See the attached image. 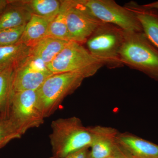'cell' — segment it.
Segmentation results:
<instances>
[{"instance_id": "17", "label": "cell", "mask_w": 158, "mask_h": 158, "mask_svg": "<svg viewBox=\"0 0 158 158\" xmlns=\"http://www.w3.org/2000/svg\"><path fill=\"white\" fill-rule=\"evenodd\" d=\"M32 15L44 18L51 22L60 10L61 1L57 0H23L15 1Z\"/></svg>"}, {"instance_id": "9", "label": "cell", "mask_w": 158, "mask_h": 158, "mask_svg": "<svg viewBox=\"0 0 158 158\" xmlns=\"http://www.w3.org/2000/svg\"><path fill=\"white\" fill-rule=\"evenodd\" d=\"M77 0H72L66 16L69 41L83 44L102 23Z\"/></svg>"}, {"instance_id": "29", "label": "cell", "mask_w": 158, "mask_h": 158, "mask_svg": "<svg viewBox=\"0 0 158 158\" xmlns=\"http://www.w3.org/2000/svg\"></svg>"}, {"instance_id": "10", "label": "cell", "mask_w": 158, "mask_h": 158, "mask_svg": "<svg viewBox=\"0 0 158 158\" xmlns=\"http://www.w3.org/2000/svg\"><path fill=\"white\" fill-rule=\"evenodd\" d=\"M94 138L88 158H110L113 155L118 133L113 128L97 126L91 127Z\"/></svg>"}, {"instance_id": "8", "label": "cell", "mask_w": 158, "mask_h": 158, "mask_svg": "<svg viewBox=\"0 0 158 158\" xmlns=\"http://www.w3.org/2000/svg\"><path fill=\"white\" fill-rule=\"evenodd\" d=\"M53 74L42 60L29 55L15 69L13 78L14 93L23 90H37L45 80Z\"/></svg>"}, {"instance_id": "15", "label": "cell", "mask_w": 158, "mask_h": 158, "mask_svg": "<svg viewBox=\"0 0 158 158\" xmlns=\"http://www.w3.org/2000/svg\"><path fill=\"white\" fill-rule=\"evenodd\" d=\"M50 22L44 18L32 15L25 27L19 42L29 47L46 37Z\"/></svg>"}, {"instance_id": "14", "label": "cell", "mask_w": 158, "mask_h": 158, "mask_svg": "<svg viewBox=\"0 0 158 158\" xmlns=\"http://www.w3.org/2000/svg\"><path fill=\"white\" fill-rule=\"evenodd\" d=\"M27 10L15 1H9L8 6L0 13V31L25 25L32 17Z\"/></svg>"}, {"instance_id": "18", "label": "cell", "mask_w": 158, "mask_h": 158, "mask_svg": "<svg viewBox=\"0 0 158 158\" xmlns=\"http://www.w3.org/2000/svg\"><path fill=\"white\" fill-rule=\"evenodd\" d=\"M15 69L0 70V116H9L11 99L14 94L13 78Z\"/></svg>"}, {"instance_id": "7", "label": "cell", "mask_w": 158, "mask_h": 158, "mask_svg": "<svg viewBox=\"0 0 158 158\" xmlns=\"http://www.w3.org/2000/svg\"><path fill=\"white\" fill-rule=\"evenodd\" d=\"M9 116L22 135L29 130L42 125L45 118L37 90L15 92L11 99Z\"/></svg>"}, {"instance_id": "27", "label": "cell", "mask_w": 158, "mask_h": 158, "mask_svg": "<svg viewBox=\"0 0 158 158\" xmlns=\"http://www.w3.org/2000/svg\"></svg>"}, {"instance_id": "13", "label": "cell", "mask_w": 158, "mask_h": 158, "mask_svg": "<svg viewBox=\"0 0 158 158\" xmlns=\"http://www.w3.org/2000/svg\"><path fill=\"white\" fill-rule=\"evenodd\" d=\"M69 41L46 37L30 47V55L40 59L48 65L53 61Z\"/></svg>"}, {"instance_id": "16", "label": "cell", "mask_w": 158, "mask_h": 158, "mask_svg": "<svg viewBox=\"0 0 158 158\" xmlns=\"http://www.w3.org/2000/svg\"><path fill=\"white\" fill-rule=\"evenodd\" d=\"M30 47L22 43L0 47V70L18 67L30 55Z\"/></svg>"}, {"instance_id": "26", "label": "cell", "mask_w": 158, "mask_h": 158, "mask_svg": "<svg viewBox=\"0 0 158 158\" xmlns=\"http://www.w3.org/2000/svg\"></svg>"}, {"instance_id": "20", "label": "cell", "mask_w": 158, "mask_h": 158, "mask_svg": "<svg viewBox=\"0 0 158 158\" xmlns=\"http://www.w3.org/2000/svg\"><path fill=\"white\" fill-rule=\"evenodd\" d=\"M22 135L10 116H0V148Z\"/></svg>"}, {"instance_id": "6", "label": "cell", "mask_w": 158, "mask_h": 158, "mask_svg": "<svg viewBox=\"0 0 158 158\" xmlns=\"http://www.w3.org/2000/svg\"><path fill=\"white\" fill-rule=\"evenodd\" d=\"M102 22L124 31L143 32L140 22L131 10L113 0H77Z\"/></svg>"}, {"instance_id": "2", "label": "cell", "mask_w": 158, "mask_h": 158, "mask_svg": "<svg viewBox=\"0 0 158 158\" xmlns=\"http://www.w3.org/2000/svg\"><path fill=\"white\" fill-rule=\"evenodd\" d=\"M120 57L123 65L158 81V48L144 32L124 31Z\"/></svg>"}, {"instance_id": "19", "label": "cell", "mask_w": 158, "mask_h": 158, "mask_svg": "<svg viewBox=\"0 0 158 158\" xmlns=\"http://www.w3.org/2000/svg\"><path fill=\"white\" fill-rule=\"evenodd\" d=\"M72 3V0L61 1L60 10L55 19L50 23L46 37L69 41L66 16Z\"/></svg>"}, {"instance_id": "25", "label": "cell", "mask_w": 158, "mask_h": 158, "mask_svg": "<svg viewBox=\"0 0 158 158\" xmlns=\"http://www.w3.org/2000/svg\"><path fill=\"white\" fill-rule=\"evenodd\" d=\"M9 3V1L8 0H0V13L6 9Z\"/></svg>"}, {"instance_id": "22", "label": "cell", "mask_w": 158, "mask_h": 158, "mask_svg": "<svg viewBox=\"0 0 158 158\" xmlns=\"http://www.w3.org/2000/svg\"><path fill=\"white\" fill-rule=\"evenodd\" d=\"M117 142V141H116ZM111 158H133L127 151L116 143Z\"/></svg>"}, {"instance_id": "24", "label": "cell", "mask_w": 158, "mask_h": 158, "mask_svg": "<svg viewBox=\"0 0 158 158\" xmlns=\"http://www.w3.org/2000/svg\"><path fill=\"white\" fill-rule=\"evenodd\" d=\"M142 6L144 8H147V9L158 10V1L148 3L145 5H142Z\"/></svg>"}, {"instance_id": "4", "label": "cell", "mask_w": 158, "mask_h": 158, "mask_svg": "<svg viewBox=\"0 0 158 158\" xmlns=\"http://www.w3.org/2000/svg\"><path fill=\"white\" fill-rule=\"evenodd\" d=\"M104 66L83 44L69 41L52 62L47 65L53 74L77 73L85 78L93 76Z\"/></svg>"}, {"instance_id": "12", "label": "cell", "mask_w": 158, "mask_h": 158, "mask_svg": "<svg viewBox=\"0 0 158 158\" xmlns=\"http://www.w3.org/2000/svg\"><path fill=\"white\" fill-rule=\"evenodd\" d=\"M135 13L140 22L143 32L158 48V11L144 8L135 2H130L126 6Z\"/></svg>"}, {"instance_id": "11", "label": "cell", "mask_w": 158, "mask_h": 158, "mask_svg": "<svg viewBox=\"0 0 158 158\" xmlns=\"http://www.w3.org/2000/svg\"><path fill=\"white\" fill-rule=\"evenodd\" d=\"M116 141L133 158H158V145L143 138L118 133Z\"/></svg>"}, {"instance_id": "5", "label": "cell", "mask_w": 158, "mask_h": 158, "mask_svg": "<svg viewBox=\"0 0 158 158\" xmlns=\"http://www.w3.org/2000/svg\"><path fill=\"white\" fill-rule=\"evenodd\" d=\"M85 79L77 73L53 74L37 90L44 118L58 109L64 98L73 93Z\"/></svg>"}, {"instance_id": "28", "label": "cell", "mask_w": 158, "mask_h": 158, "mask_svg": "<svg viewBox=\"0 0 158 158\" xmlns=\"http://www.w3.org/2000/svg\"></svg>"}, {"instance_id": "3", "label": "cell", "mask_w": 158, "mask_h": 158, "mask_svg": "<svg viewBox=\"0 0 158 158\" xmlns=\"http://www.w3.org/2000/svg\"><path fill=\"white\" fill-rule=\"evenodd\" d=\"M124 39V31L103 23L87 40V48L92 56L108 68L123 66L120 51Z\"/></svg>"}, {"instance_id": "1", "label": "cell", "mask_w": 158, "mask_h": 158, "mask_svg": "<svg viewBox=\"0 0 158 158\" xmlns=\"http://www.w3.org/2000/svg\"><path fill=\"white\" fill-rule=\"evenodd\" d=\"M50 139L55 158H64L86 147L94 138L91 127L83 125L77 117L59 118L52 122Z\"/></svg>"}, {"instance_id": "23", "label": "cell", "mask_w": 158, "mask_h": 158, "mask_svg": "<svg viewBox=\"0 0 158 158\" xmlns=\"http://www.w3.org/2000/svg\"><path fill=\"white\" fill-rule=\"evenodd\" d=\"M89 147H86L73 153L64 158H88L89 153Z\"/></svg>"}, {"instance_id": "21", "label": "cell", "mask_w": 158, "mask_h": 158, "mask_svg": "<svg viewBox=\"0 0 158 158\" xmlns=\"http://www.w3.org/2000/svg\"><path fill=\"white\" fill-rule=\"evenodd\" d=\"M26 25L0 31V47L13 45L19 42Z\"/></svg>"}]
</instances>
